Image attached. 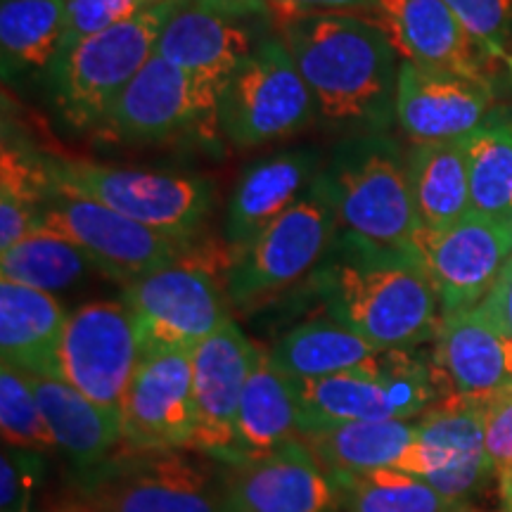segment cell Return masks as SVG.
<instances>
[{"label": "cell", "instance_id": "cell-1", "mask_svg": "<svg viewBox=\"0 0 512 512\" xmlns=\"http://www.w3.org/2000/svg\"><path fill=\"white\" fill-rule=\"evenodd\" d=\"M280 38L330 124L382 133L396 114V50L375 19L351 12H290Z\"/></svg>", "mask_w": 512, "mask_h": 512}, {"label": "cell", "instance_id": "cell-2", "mask_svg": "<svg viewBox=\"0 0 512 512\" xmlns=\"http://www.w3.org/2000/svg\"><path fill=\"white\" fill-rule=\"evenodd\" d=\"M318 292L332 318L377 351L415 349L439 330V297L415 254L342 233L318 264Z\"/></svg>", "mask_w": 512, "mask_h": 512}, {"label": "cell", "instance_id": "cell-3", "mask_svg": "<svg viewBox=\"0 0 512 512\" xmlns=\"http://www.w3.org/2000/svg\"><path fill=\"white\" fill-rule=\"evenodd\" d=\"M339 228L377 247L415 254L422 228L408 157L384 133H363L337 147L328 169ZM418 256V254H415Z\"/></svg>", "mask_w": 512, "mask_h": 512}, {"label": "cell", "instance_id": "cell-4", "mask_svg": "<svg viewBox=\"0 0 512 512\" xmlns=\"http://www.w3.org/2000/svg\"><path fill=\"white\" fill-rule=\"evenodd\" d=\"M178 0H150L117 27L62 48L50 67L57 110L74 128H98L119 93L155 55Z\"/></svg>", "mask_w": 512, "mask_h": 512}, {"label": "cell", "instance_id": "cell-5", "mask_svg": "<svg viewBox=\"0 0 512 512\" xmlns=\"http://www.w3.org/2000/svg\"><path fill=\"white\" fill-rule=\"evenodd\" d=\"M297 389L304 427L349 420H411L448 401V384L434 358L415 349L377 351L361 366L297 382Z\"/></svg>", "mask_w": 512, "mask_h": 512}, {"label": "cell", "instance_id": "cell-6", "mask_svg": "<svg viewBox=\"0 0 512 512\" xmlns=\"http://www.w3.org/2000/svg\"><path fill=\"white\" fill-rule=\"evenodd\" d=\"M183 451L119 448L79 472L76 494L95 512H230L223 467Z\"/></svg>", "mask_w": 512, "mask_h": 512}, {"label": "cell", "instance_id": "cell-7", "mask_svg": "<svg viewBox=\"0 0 512 512\" xmlns=\"http://www.w3.org/2000/svg\"><path fill=\"white\" fill-rule=\"evenodd\" d=\"M62 195L88 197L183 245L200 233L211 211V183L197 176L121 169L83 159L48 162Z\"/></svg>", "mask_w": 512, "mask_h": 512}, {"label": "cell", "instance_id": "cell-8", "mask_svg": "<svg viewBox=\"0 0 512 512\" xmlns=\"http://www.w3.org/2000/svg\"><path fill=\"white\" fill-rule=\"evenodd\" d=\"M337 228L335 202L320 171L283 216L233 256L226 275L230 304L249 309L302 280L330 252Z\"/></svg>", "mask_w": 512, "mask_h": 512}, {"label": "cell", "instance_id": "cell-9", "mask_svg": "<svg viewBox=\"0 0 512 512\" xmlns=\"http://www.w3.org/2000/svg\"><path fill=\"white\" fill-rule=\"evenodd\" d=\"M214 261L188 249L174 264L124 287V302L136 316L145 354L192 351L228 323V290L219 283Z\"/></svg>", "mask_w": 512, "mask_h": 512}, {"label": "cell", "instance_id": "cell-10", "mask_svg": "<svg viewBox=\"0 0 512 512\" xmlns=\"http://www.w3.org/2000/svg\"><path fill=\"white\" fill-rule=\"evenodd\" d=\"M309 83L283 38H266L226 83L219 102L221 131L238 147L287 138L316 117Z\"/></svg>", "mask_w": 512, "mask_h": 512}, {"label": "cell", "instance_id": "cell-11", "mask_svg": "<svg viewBox=\"0 0 512 512\" xmlns=\"http://www.w3.org/2000/svg\"><path fill=\"white\" fill-rule=\"evenodd\" d=\"M34 233L74 242L91 256L102 275L121 285H131L157 268L174 264L190 249L105 204L57 190L43 204Z\"/></svg>", "mask_w": 512, "mask_h": 512}, {"label": "cell", "instance_id": "cell-12", "mask_svg": "<svg viewBox=\"0 0 512 512\" xmlns=\"http://www.w3.org/2000/svg\"><path fill=\"white\" fill-rule=\"evenodd\" d=\"M271 17L266 0H178L157 53L223 91L268 38Z\"/></svg>", "mask_w": 512, "mask_h": 512}, {"label": "cell", "instance_id": "cell-13", "mask_svg": "<svg viewBox=\"0 0 512 512\" xmlns=\"http://www.w3.org/2000/svg\"><path fill=\"white\" fill-rule=\"evenodd\" d=\"M221 93L219 86L155 50L114 100L102 126L119 140L133 143H157L197 128L211 133L221 126Z\"/></svg>", "mask_w": 512, "mask_h": 512}, {"label": "cell", "instance_id": "cell-14", "mask_svg": "<svg viewBox=\"0 0 512 512\" xmlns=\"http://www.w3.org/2000/svg\"><path fill=\"white\" fill-rule=\"evenodd\" d=\"M143 354L136 316L124 299L83 304L64 325L60 380L119 413Z\"/></svg>", "mask_w": 512, "mask_h": 512}, {"label": "cell", "instance_id": "cell-15", "mask_svg": "<svg viewBox=\"0 0 512 512\" xmlns=\"http://www.w3.org/2000/svg\"><path fill=\"white\" fill-rule=\"evenodd\" d=\"M415 254L437 292L441 316L475 309L512 259V221L470 211L451 226H422Z\"/></svg>", "mask_w": 512, "mask_h": 512}, {"label": "cell", "instance_id": "cell-16", "mask_svg": "<svg viewBox=\"0 0 512 512\" xmlns=\"http://www.w3.org/2000/svg\"><path fill=\"white\" fill-rule=\"evenodd\" d=\"M256 347L233 318L192 349L195 432L190 451L238 463V413Z\"/></svg>", "mask_w": 512, "mask_h": 512}, {"label": "cell", "instance_id": "cell-17", "mask_svg": "<svg viewBox=\"0 0 512 512\" xmlns=\"http://www.w3.org/2000/svg\"><path fill=\"white\" fill-rule=\"evenodd\" d=\"M396 470L420 477L451 501L467 503L494 477L479 403H441L425 413Z\"/></svg>", "mask_w": 512, "mask_h": 512}, {"label": "cell", "instance_id": "cell-18", "mask_svg": "<svg viewBox=\"0 0 512 512\" xmlns=\"http://www.w3.org/2000/svg\"><path fill=\"white\" fill-rule=\"evenodd\" d=\"M124 448L178 451L192 446V351H152L140 358L121 401Z\"/></svg>", "mask_w": 512, "mask_h": 512}, {"label": "cell", "instance_id": "cell-19", "mask_svg": "<svg viewBox=\"0 0 512 512\" xmlns=\"http://www.w3.org/2000/svg\"><path fill=\"white\" fill-rule=\"evenodd\" d=\"M230 512H342V486L302 439L223 467Z\"/></svg>", "mask_w": 512, "mask_h": 512}, {"label": "cell", "instance_id": "cell-20", "mask_svg": "<svg viewBox=\"0 0 512 512\" xmlns=\"http://www.w3.org/2000/svg\"><path fill=\"white\" fill-rule=\"evenodd\" d=\"M489 81L432 72L401 62L396 81V119L415 145L463 140L491 121Z\"/></svg>", "mask_w": 512, "mask_h": 512}, {"label": "cell", "instance_id": "cell-21", "mask_svg": "<svg viewBox=\"0 0 512 512\" xmlns=\"http://www.w3.org/2000/svg\"><path fill=\"white\" fill-rule=\"evenodd\" d=\"M373 19L403 62L432 72L489 81L482 50L444 0H377Z\"/></svg>", "mask_w": 512, "mask_h": 512}, {"label": "cell", "instance_id": "cell-22", "mask_svg": "<svg viewBox=\"0 0 512 512\" xmlns=\"http://www.w3.org/2000/svg\"><path fill=\"white\" fill-rule=\"evenodd\" d=\"M432 358L448 384L446 403L482 406L512 387V342L477 306L441 316Z\"/></svg>", "mask_w": 512, "mask_h": 512}, {"label": "cell", "instance_id": "cell-23", "mask_svg": "<svg viewBox=\"0 0 512 512\" xmlns=\"http://www.w3.org/2000/svg\"><path fill=\"white\" fill-rule=\"evenodd\" d=\"M311 150H294L249 166L235 185L226 214L230 256L242 252L309 190L320 171Z\"/></svg>", "mask_w": 512, "mask_h": 512}, {"label": "cell", "instance_id": "cell-24", "mask_svg": "<svg viewBox=\"0 0 512 512\" xmlns=\"http://www.w3.org/2000/svg\"><path fill=\"white\" fill-rule=\"evenodd\" d=\"M67 313L55 294L0 278V354L5 366L60 377Z\"/></svg>", "mask_w": 512, "mask_h": 512}, {"label": "cell", "instance_id": "cell-25", "mask_svg": "<svg viewBox=\"0 0 512 512\" xmlns=\"http://www.w3.org/2000/svg\"><path fill=\"white\" fill-rule=\"evenodd\" d=\"M302 427L297 382L275 366L271 351L256 347L238 413V463L278 451L299 439Z\"/></svg>", "mask_w": 512, "mask_h": 512}, {"label": "cell", "instance_id": "cell-26", "mask_svg": "<svg viewBox=\"0 0 512 512\" xmlns=\"http://www.w3.org/2000/svg\"><path fill=\"white\" fill-rule=\"evenodd\" d=\"M29 375V373H27ZM57 448L79 472L105 463L124 446L121 415L100 406L60 377L29 375Z\"/></svg>", "mask_w": 512, "mask_h": 512}, {"label": "cell", "instance_id": "cell-27", "mask_svg": "<svg viewBox=\"0 0 512 512\" xmlns=\"http://www.w3.org/2000/svg\"><path fill=\"white\" fill-rule=\"evenodd\" d=\"M418 432L411 420H349L304 427L299 439L339 484L396 467Z\"/></svg>", "mask_w": 512, "mask_h": 512}, {"label": "cell", "instance_id": "cell-28", "mask_svg": "<svg viewBox=\"0 0 512 512\" xmlns=\"http://www.w3.org/2000/svg\"><path fill=\"white\" fill-rule=\"evenodd\" d=\"M375 354L373 344L337 318H316L297 325L271 349L275 366L294 382L344 373Z\"/></svg>", "mask_w": 512, "mask_h": 512}, {"label": "cell", "instance_id": "cell-29", "mask_svg": "<svg viewBox=\"0 0 512 512\" xmlns=\"http://www.w3.org/2000/svg\"><path fill=\"white\" fill-rule=\"evenodd\" d=\"M415 207L425 228H444L472 211L465 140L415 145L408 155Z\"/></svg>", "mask_w": 512, "mask_h": 512}, {"label": "cell", "instance_id": "cell-30", "mask_svg": "<svg viewBox=\"0 0 512 512\" xmlns=\"http://www.w3.org/2000/svg\"><path fill=\"white\" fill-rule=\"evenodd\" d=\"M67 0H3L0 53L3 74L53 67L64 41Z\"/></svg>", "mask_w": 512, "mask_h": 512}, {"label": "cell", "instance_id": "cell-31", "mask_svg": "<svg viewBox=\"0 0 512 512\" xmlns=\"http://www.w3.org/2000/svg\"><path fill=\"white\" fill-rule=\"evenodd\" d=\"M93 271L100 268L79 245L50 233H31L0 252V278L50 294L67 290Z\"/></svg>", "mask_w": 512, "mask_h": 512}, {"label": "cell", "instance_id": "cell-32", "mask_svg": "<svg viewBox=\"0 0 512 512\" xmlns=\"http://www.w3.org/2000/svg\"><path fill=\"white\" fill-rule=\"evenodd\" d=\"M55 192L48 162L3 145L0 155V252L36 230L43 204Z\"/></svg>", "mask_w": 512, "mask_h": 512}, {"label": "cell", "instance_id": "cell-33", "mask_svg": "<svg viewBox=\"0 0 512 512\" xmlns=\"http://www.w3.org/2000/svg\"><path fill=\"white\" fill-rule=\"evenodd\" d=\"M463 140L472 211L512 221V124L489 121Z\"/></svg>", "mask_w": 512, "mask_h": 512}, {"label": "cell", "instance_id": "cell-34", "mask_svg": "<svg viewBox=\"0 0 512 512\" xmlns=\"http://www.w3.org/2000/svg\"><path fill=\"white\" fill-rule=\"evenodd\" d=\"M342 512H472L420 477L384 467L342 482Z\"/></svg>", "mask_w": 512, "mask_h": 512}, {"label": "cell", "instance_id": "cell-35", "mask_svg": "<svg viewBox=\"0 0 512 512\" xmlns=\"http://www.w3.org/2000/svg\"><path fill=\"white\" fill-rule=\"evenodd\" d=\"M0 432L5 446L36 453L57 451L53 430L43 415L29 375L5 363L0 368Z\"/></svg>", "mask_w": 512, "mask_h": 512}, {"label": "cell", "instance_id": "cell-36", "mask_svg": "<svg viewBox=\"0 0 512 512\" xmlns=\"http://www.w3.org/2000/svg\"><path fill=\"white\" fill-rule=\"evenodd\" d=\"M477 48L489 60H508L512 0H444Z\"/></svg>", "mask_w": 512, "mask_h": 512}, {"label": "cell", "instance_id": "cell-37", "mask_svg": "<svg viewBox=\"0 0 512 512\" xmlns=\"http://www.w3.org/2000/svg\"><path fill=\"white\" fill-rule=\"evenodd\" d=\"M484 446L501 486L503 505L512 503V387L482 403Z\"/></svg>", "mask_w": 512, "mask_h": 512}, {"label": "cell", "instance_id": "cell-38", "mask_svg": "<svg viewBox=\"0 0 512 512\" xmlns=\"http://www.w3.org/2000/svg\"><path fill=\"white\" fill-rule=\"evenodd\" d=\"M41 475L43 453L5 446L0 458V512H34Z\"/></svg>", "mask_w": 512, "mask_h": 512}, {"label": "cell", "instance_id": "cell-39", "mask_svg": "<svg viewBox=\"0 0 512 512\" xmlns=\"http://www.w3.org/2000/svg\"><path fill=\"white\" fill-rule=\"evenodd\" d=\"M145 5V0H67L62 48L117 27L136 15L138 10H143Z\"/></svg>", "mask_w": 512, "mask_h": 512}, {"label": "cell", "instance_id": "cell-40", "mask_svg": "<svg viewBox=\"0 0 512 512\" xmlns=\"http://www.w3.org/2000/svg\"><path fill=\"white\" fill-rule=\"evenodd\" d=\"M477 309L505 339L512 342V259L505 264L496 285L477 304Z\"/></svg>", "mask_w": 512, "mask_h": 512}, {"label": "cell", "instance_id": "cell-41", "mask_svg": "<svg viewBox=\"0 0 512 512\" xmlns=\"http://www.w3.org/2000/svg\"><path fill=\"white\" fill-rule=\"evenodd\" d=\"M273 8L280 15L290 12H309V10H325V12H347L356 8H370L377 0H271Z\"/></svg>", "mask_w": 512, "mask_h": 512}, {"label": "cell", "instance_id": "cell-42", "mask_svg": "<svg viewBox=\"0 0 512 512\" xmlns=\"http://www.w3.org/2000/svg\"><path fill=\"white\" fill-rule=\"evenodd\" d=\"M46 512H95V510L83 501L76 491H69V494H64L57 498V501L50 503V508Z\"/></svg>", "mask_w": 512, "mask_h": 512}, {"label": "cell", "instance_id": "cell-43", "mask_svg": "<svg viewBox=\"0 0 512 512\" xmlns=\"http://www.w3.org/2000/svg\"><path fill=\"white\" fill-rule=\"evenodd\" d=\"M505 62H508V67H510V72H512V55H508V60H505Z\"/></svg>", "mask_w": 512, "mask_h": 512}, {"label": "cell", "instance_id": "cell-44", "mask_svg": "<svg viewBox=\"0 0 512 512\" xmlns=\"http://www.w3.org/2000/svg\"><path fill=\"white\" fill-rule=\"evenodd\" d=\"M503 512H512V505H510V508H503Z\"/></svg>", "mask_w": 512, "mask_h": 512}, {"label": "cell", "instance_id": "cell-45", "mask_svg": "<svg viewBox=\"0 0 512 512\" xmlns=\"http://www.w3.org/2000/svg\"><path fill=\"white\" fill-rule=\"evenodd\" d=\"M510 505H512V503H510ZM510 505H505V508H510Z\"/></svg>", "mask_w": 512, "mask_h": 512}, {"label": "cell", "instance_id": "cell-46", "mask_svg": "<svg viewBox=\"0 0 512 512\" xmlns=\"http://www.w3.org/2000/svg\"><path fill=\"white\" fill-rule=\"evenodd\" d=\"M145 3H150V0H145Z\"/></svg>", "mask_w": 512, "mask_h": 512}]
</instances>
